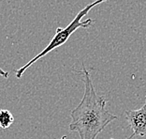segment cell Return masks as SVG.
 Masks as SVG:
<instances>
[{"label":"cell","mask_w":146,"mask_h":139,"mask_svg":"<svg viewBox=\"0 0 146 139\" xmlns=\"http://www.w3.org/2000/svg\"><path fill=\"white\" fill-rule=\"evenodd\" d=\"M84 93L81 102L70 113L69 131L77 132L81 139H96L117 116L106 109L107 100L95 90L90 74L82 64Z\"/></svg>","instance_id":"obj_1"},{"label":"cell","mask_w":146,"mask_h":139,"mask_svg":"<svg viewBox=\"0 0 146 139\" xmlns=\"http://www.w3.org/2000/svg\"><path fill=\"white\" fill-rule=\"evenodd\" d=\"M107 0H96V1L92 2L91 4H89L87 6H85L84 9H81L79 11V13L75 16V18L72 20V22L69 24L68 25H67L66 27L62 28V27H57L55 31L54 36L52 37V39L50 41L49 44L46 46V47L43 49V50L39 53L38 55H36L35 57H33L30 61H28V63H26L25 66H23L22 68H20L18 70L15 71V76L16 78L20 79L22 77L24 74L25 72V71L27 70L30 66H32L34 63H36L38 59H40L41 57H45L46 55L49 54L50 52L54 51V49L60 47L63 44H65L66 42L68 41V39H69V37L74 33L77 29L79 28H87L90 27L93 25L95 24V20L93 19H86L84 21H82V19L84 17L86 14H88V12L91 11V9L94 8V7L98 6L101 3L106 2Z\"/></svg>","instance_id":"obj_2"},{"label":"cell","mask_w":146,"mask_h":139,"mask_svg":"<svg viewBox=\"0 0 146 139\" xmlns=\"http://www.w3.org/2000/svg\"><path fill=\"white\" fill-rule=\"evenodd\" d=\"M125 118L132 131V134L128 139L135 136H145L146 135V95L144 104L142 107L135 110H127L125 113Z\"/></svg>","instance_id":"obj_3"},{"label":"cell","mask_w":146,"mask_h":139,"mask_svg":"<svg viewBox=\"0 0 146 139\" xmlns=\"http://www.w3.org/2000/svg\"><path fill=\"white\" fill-rule=\"evenodd\" d=\"M13 122H14V117L11 112L7 109H1L0 110V127L3 130H6Z\"/></svg>","instance_id":"obj_4"},{"label":"cell","mask_w":146,"mask_h":139,"mask_svg":"<svg viewBox=\"0 0 146 139\" xmlns=\"http://www.w3.org/2000/svg\"><path fill=\"white\" fill-rule=\"evenodd\" d=\"M0 76H2L3 78H9V74L8 72H6L4 71L2 68H0Z\"/></svg>","instance_id":"obj_5"},{"label":"cell","mask_w":146,"mask_h":139,"mask_svg":"<svg viewBox=\"0 0 146 139\" xmlns=\"http://www.w3.org/2000/svg\"><path fill=\"white\" fill-rule=\"evenodd\" d=\"M67 138V136H66V135H63V136L61 137V139H66Z\"/></svg>","instance_id":"obj_6"},{"label":"cell","mask_w":146,"mask_h":139,"mask_svg":"<svg viewBox=\"0 0 146 139\" xmlns=\"http://www.w3.org/2000/svg\"><path fill=\"white\" fill-rule=\"evenodd\" d=\"M111 139H114V138H111ZM127 139H128V138H127Z\"/></svg>","instance_id":"obj_7"}]
</instances>
